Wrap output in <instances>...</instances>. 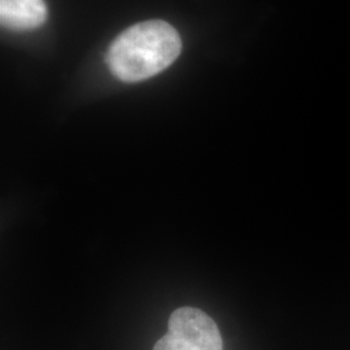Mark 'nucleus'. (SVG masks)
I'll return each mask as SVG.
<instances>
[{
    "label": "nucleus",
    "instance_id": "f257e3e1",
    "mask_svg": "<svg viewBox=\"0 0 350 350\" xmlns=\"http://www.w3.org/2000/svg\"><path fill=\"white\" fill-rule=\"evenodd\" d=\"M175 27L148 20L127 27L108 47L105 62L116 78L126 83L146 81L167 69L182 52Z\"/></svg>",
    "mask_w": 350,
    "mask_h": 350
},
{
    "label": "nucleus",
    "instance_id": "f03ea898",
    "mask_svg": "<svg viewBox=\"0 0 350 350\" xmlns=\"http://www.w3.org/2000/svg\"><path fill=\"white\" fill-rule=\"evenodd\" d=\"M153 350H224L218 325L196 308H179L169 318L167 334Z\"/></svg>",
    "mask_w": 350,
    "mask_h": 350
},
{
    "label": "nucleus",
    "instance_id": "7ed1b4c3",
    "mask_svg": "<svg viewBox=\"0 0 350 350\" xmlns=\"http://www.w3.org/2000/svg\"><path fill=\"white\" fill-rule=\"evenodd\" d=\"M44 0H0V23L12 31L36 30L47 21Z\"/></svg>",
    "mask_w": 350,
    "mask_h": 350
}]
</instances>
